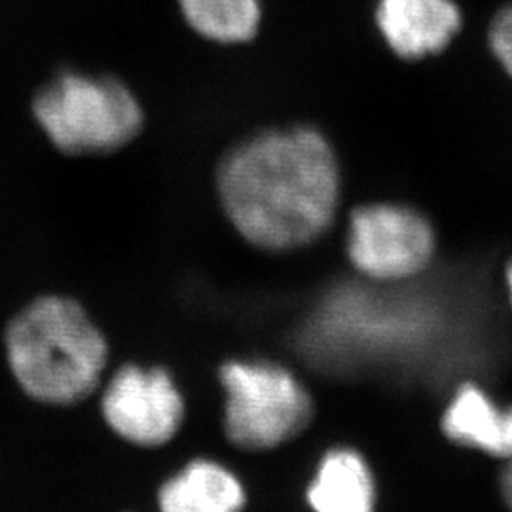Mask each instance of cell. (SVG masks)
I'll return each mask as SVG.
<instances>
[{"instance_id":"4fadbf2b","label":"cell","mask_w":512,"mask_h":512,"mask_svg":"<svg viewBox=\"0 0 512 512\" xmlns=\"http://www.w3.org/2000/svg\"><path fill=\"white\" fill-rule=\"evenodd\" d=\"M499 486H501L503 501H505L507 509L512 512V458L507 459V465H505V469L501 473Z\"/></svg>"},{"instance_id":"ba28073f","label":"cell","mask_w":512,"mask_h":512,"mask_svg":"<svg viewBox=\"0 0 512 512\" xmlns=\"http://www.w3.org/2000/svg\"><path fill=\"white\" fill-rule=\"evenodd\" d=\"M442 433L463 448L512 458V404L501 406L475 382L459 384L442 414Z\"/></svg>"},{"instance_id":"7c38bea8","label":"cell","mask_w":512,"mask_h":512,"mask_svg":"<svg viewBox=\"0 0 512 512\" xmlns=\"http://www.w3.org/2000/svg\"><path fill=\"white\" fill-rule=\"evenodd\" d=\"M488 44L495 59L512 80V6H505L495 14L488 31Z\"/></svg>"},{"instance_id":"7a4b0ae2","label":"cell","mask_w":512,"mask_h":512,"mask_svg":"<svg viewBox=\"0 0 512 512\" xmlns=\"http://www.w3.org/2000/svg\"><path fill=\"white\" fill-rule=\"evenodd\" d=\"M12 374L40 403L86 399L107 365V342L71 298L44 296L19 311L6 330Z\"/></svg>"},{"instance_id":"8992f818","label":"cell","mask_w":512,"mask_h":512,"mask_svg":"<svg viewBox=\"0 0 512 512\" xmlns=\"http://www.w3.org/2000/svg\"><path fill=\"white\" fill-rule=\"evenodd\" d=\"M103 414L120 437L139 446H160L183 423V397L165 370L124 366L103 395Z\"/></svg>"},{"instance_id":"8fae6325","label":"cell","mask_w":512,"mask_h":512,"mask_svg":"<svg viewBox=\"0 0 512 512\" xmlns=\"http://www.w3.org/2000/svg\"><path fill=\"white\" fill-rule=\"evenodd\" d=\"M186 23L200 37L219 44H243L256 37L260 0H179Z\"/></svg>"},{"instance_id":"5bb4252c","label":"cell","mask_w":512,"mask_h":512,"mask_svg":"<svg viewBox=\"0 0 512 512\" xmlns=\"http://www.w3.org/2000/svg\"><path fill=\"white\" fill-rule=\"evenodd\" d=\"M505 287H507V294H509V304L512 308V260L505 268Z\"/></svg>"},{"instance_id":"9c48e42d","label":"cell","mask_w":512,"mask_h":512,"mask_svg":"<svg viewBox=\"0 0 512 512\" xmlns=\"http://www.w3.org/2000/svg\"><path fill=\"white\" fill-rule=\"evenodd\" d=\"M245 492L238 478L213 461H192L160 492L162 512H239Z\"/></svg>"},{"instance_id":"5b68a950","label":"cell","mask_w":512,"mask_h":512,"mask_svg":"<svg viewBox=\"0 0 512 512\" xmlns=\"http://www.w3.org/2000/svg\"><path fill=\"white\" fill-rule=\"evenodd\" d=\"M437 234L421 211L404 203H366L351 213L348 255L374 281H408L427 270Z\"/></svg>"},{"instance_id":"3957f363","label":"cell","mask_w":512,"mask_h":512,"mask_svg":"<svg viewBox=\"0 0 512 512\" xmlns=\"http://www.w3.org/2000/svg\"><path fill=\"white\" fill-rule=\"evenodd\" d=\"M35 116L65 154H107L126 147L145 120L139 99L118 78L71 71L38 93Z\"/></svg>"},{"instance_id":"30bf717a","label":"cell","mask_w":512,"mask_h":512,"mask_svg":"<svg viewBox=\"0 0 512 512\" xmlns=\"http://www.w3.org/2000/svg\"><path fill=\"white\" fill-rule=\"evenodd\" d=\"M315 512H374V478L355 450H332L319 465L317 476L308 490Z\"/></svg>"},{"instance_id":"52a82bcc","label":"cell","mask_w":512,"mask_h":512,"mask_svg":"<svg viewBox=\"0 0 512 512\" xmlns=\"http://www.w3.org/2000/svg\"><path fill=\"white\" fill-rule=\"evenodd\" d=\"M376 27L393 54L420 61L456 40L463 16L454 0H378Z\"/></svg>"},{"instance_id":"6da1fadb","label":"cell","mask_w":512,"mask_h":512,"mask_svg":"<svg viewBox=\"0 0 512 512\" xmlns=\"http://www.w3.org/2000/svg\"><path fill=\"white\" fill-rule=\"evenodd\" d=\"M239 234L266 251L321 238L336 217L342 175L329 139L310 126L268 129L232 148L217 175Z\"/></svg>"},{"instance_id":"277c9868","label":"cell","mask_w":512,"mask_h":512,"mask_svg":"<svg viewBox=\"0 0 512 512\" xmlns=\"http://www.w3.org/2000/svg\"><path fill=\"white\" fill-rule=\"evenodd\" d=\"M226 389V433L245 450H268L302 433L311 399L291 372L264 363H228L220 370Z\"/></svg>"}]
</instances>
